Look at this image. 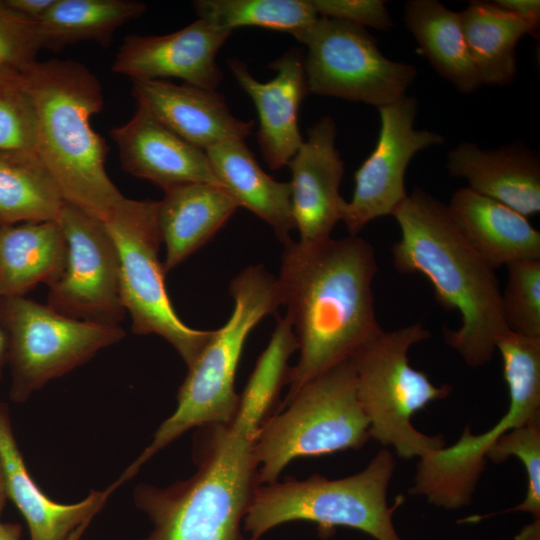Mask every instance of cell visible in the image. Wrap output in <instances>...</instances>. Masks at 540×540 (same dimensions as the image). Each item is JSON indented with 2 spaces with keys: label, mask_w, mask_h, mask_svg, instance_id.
Returning a JSON list of instances; mask_svg holds the SVG:
<instances>
[{
  "label": "cell",
  "mask_w": 540,
  "mask_h": 540,
  "mask_svg": "<svg viewBox=\"0 0 540 540\" xmlns=\"http://www.w3.org/2000/svg\"><path fill=\"white\" fill-rule=\"evenodd\" d=\"M430 335L420 323L388 332L382 330L349 360L370 438L384 447H393L404 459L421 458L445 445L441 435L423 434L411 420L418 411L452 391L448 384L435 386L425 372L410 364V348Z\"/></svg>",
  "instance_id": "obj_8"
},
{
  "label": "cell",
  "mask_w": 540,
  "mask_h": 540,
  "mask_svg": "<svg viewBox=\"0 0 540 540\" xmlns=\"http://www.w3.org/2000/svg\"><path fill=\"white\" fill-rule=\"evenodd\" d=\"M42 49L38 24L0 0V66L23 70Z\"/></svg>",
  "instance_id": "obj_35"
},
{
  "label": "cell",
  "mask_w": 540,
  "mask_h": 540,
  "mask_svg": "<svg viewBox=\"0 0 540 540\" xmlns=\"http://www.w3.org/2000/svg\"><path fill=\"white\" fill-rule=\"evenodd\" d=\"M395 469L394 455L381 449L360 472L340 479L314 474L260 485L243 521L245 531L259 540L285 522L309 521L320 536L329 537L336 527L360 530L376 540H402L393 514L404 497L389 506L387 490Z\"/></svg>",
  "instance_id": "obj_6"
},
{
  "label": "cell",
  "mask_w": 540,
  "mask_h": 540,
  "mask_svg": "<svg viewBox=\"0 0 540 540\" xmlns=\"http://www.w3.org/2000/svg\"><path fill=\"white\" fill-rule=\"evenodd\" d=\"M517 457L524 465L527 474L525 499L510 512H526L533 519L540 518V419L515 427L490 448L486 459L502 463L508 457Z\"/></svg>",
  "instance_id": "obj_34"
},
{
  "label": "cell",
  "mask_w": 540,
  "mask_h": 540,
  "mask_svg": "<svg viewBox=\"0 0 540 540\" xmlns=\"http://www.w3.org/2000/svg\"><path fill=\"white\" fill-rule=\"evenodd\" d=\"M494 5L500 9L515 15L536 32L540 27V1L539 0H495Z\"/></svg>",
  "instance_id": "obj_37"
},
{
  "label": "cell",
  "mask_w": 540,
  "mask_h": 540,
  "mask_svg": "<svg viewBox=\"0 0 540 540\" xmlns=\"http://www.w3.org/2000/svg\"><path fill=\"white\" fill-rule=\"evenodd\" d=\"M447 207L463 237L495 270L540 260V232L509 206L463 187L454 192Z\"/></svg>",
  "instance_id": "obj_22"
},
{
  "label": "cell",
  "mask_w": 540,
  "mask_h": 540,
  "mask_svg": "<svg viewBox=\"0 0 540 540\" xmlns=\"http://www.w3.org/2000/svg\"><path fill=\"white\" fill-rule=\"evenodd\" d=\"M215 177L237 206L244 207L266 222L285 244L295 228L289 182L265 173L244 140L232 139L205 151Z\"/></svg>",
  "instance_id": "obj_24"
},
{
  "label": "cell",
  "mask_w": 540,
  "mask_h": 540,
  "mask_svg": "<svg viewBox=\"0 0 540 540\" xmlns=\"http://www.w3.org/2000/svg\"><path fill=\"white\" fill-rule=\"evenodd\" d=\"M304 57L309 92L363 102L377 108L406 95L417 76L415 66L385 57L364 28L318 17L295 37Z\"/></svg>",
  "instance_id": "obj_12"
},
{
  "label": "cell",
  "mask_w": 540,
  "mask_h": 540,
  "mask_svg": "<svg viewBox=\"0 0 540 540\" xmlns=\"http://www.w3.org/2000/svg\"><path fill=\"white\" fill-rule=\"evenodd\" d=\"M336 124L323 116L288 163L291 170V209L298 243L312 245L331 237L341 221L344 199L339 193L344 163L336 147Z\"/></svg>",
  "instance_id": "obj_16"
},
{
  "label": "cell",
  "mask_w": 540,
  "mask_h": 540,
  "mask_svg": "<svg viewBox=\"0 0 540 540\" xmlns=\"http://www.w3.org/2000/svg\"><path fill=\"white\" fill-rule=\"evenodd\" d=\"M102 221L117 247L120 296L131 316L132 331L164 338L189 368L213 330L189 327L171 304L165 285L166 272L159 260L162 240L157 201L124 197Z\"/></svg>",
  "instance_id": "obj_10"
},
{
  "label": "cell",
  "mask_w": 540,
  "mask_h": 540,
  "mask_svg": "<svg viewBox=\"0 0 540 540\" xmlns=\"http://www.w3.org/2000/svg\"><path fill=\"white\" fill-rule=\"evenodd\" d=\"M56 0H5L6 4L21 16L38 22L50 10Z\"/></svg>",
  "instance_id": "obj_38"
},
{
  "label": "cell",
  "mask_w": 540,
  "mask_h": 540,
  "mask_svg": "<svg viewBox=\"0 0 540 540\" xmlns=\"http://www.w3.org/2000/svg\"><path fill=\"white\" fill-rule=\"evenodd\" d=\"M8 363V339L5 331L0 326V379L3 375V370Z\"/></svg>",
  "instance_id": "obj_41"
},
{
  "label": "cell",
  "mask_w": 540,
  "mask_h": 540,
  "mask_svg": "<svg viewBox=\"0 0 540 540\" xmlns=\"http://www.w3.org/2000/svg\"><path fill=\"white\" fill-rule=\"evenodd\" d=\"M231 33L197 19L165 35H128L111 69L131 80L178 78L185 84L215 90L222 78L216 56Z\"/></svg>",
  "instance_id": "obj_15"
},
{
  "label": "cell",
  "mask_w": 540,
  "mask_h": 540,
  "mask_svg": "<svg viewBox=\"0 0 540 540\" xmlns=\"http://www.w3.org/2000/svg\"><path fill=\"white\" fill-rule=\"evenodd\" d=\"M404 18L428 61L460 93L474 92L481 85L459 12L437 0H410L404 6Z\"/></svg>",
  "instance_id": "obj_26"
},
{
  "label": "cell",
  "mask_w": 540,
  "mask_h": 540,
  "mask_svg": "<svg viewBox=\"0 0 540 540\" xmlns=\"http://www.w3.org/2000/svg\"><path fill=\"white\" fill-rule=\"evenodd\" d=\"M228 65L257 109V137L264 160L273 170L288 165L304 141L298 112L309 90L302 53L293 48L273 61L270 68L276 75L268 82L254 78L239 59H229Z\"/></svg>",
  "instance_id": "obj_17"
},
{
  "label": "cell",
  "mask_w": 540,
  "mask_h": 540,
  "mask_svg": "<svg viewBox=\"0 0 540 540\" xmlns=\"http://www.w3.org/2000/svg\"><path fill=\"white\" fill-rule=\"evenodd\" d=\"M57 222L66 238L67 260L62 276L49 289L47 304L69 318L119 325L126 313L119 256L104 221L64 202Z\"/></svg>",
  "instance_id": "obj_13"
},
{
  "label": "cell",
  "mask_w": 540,
  "mask_h": 540,
  "mask_svg": "<svg viewBox=\"0 0 540 540\" xmlns=\"http://www.w3.org/2000/svg\"><path fill=\"white\" fill-rule=\"evenodd\" d=\"M507 269V285L501 294L507 329L540 338V260L514 262Z\"/></svg>",
  "instance_id": "obj_32"
},
{
  "label": "cell",
  "mask_w": 540,
  "mask_h": 540,
  "mask_svg": "<svg viewBox=\"0 0 540 540\" xmlns=\"http://www.w3.org/2000/svg\"><path fill=\"white\" fill-rule=\"evenodd\" d=\"M377 270L374 248L359 235L330 237L312 245L292 240L285 244L277 284L299 358L289 369L284 400L350 360L383 330L372 291Z\"/></svg>",
  "instance_id": "obj_1"
},
{
  "label": "cell",
  "mask_w": 540,
  "mask_h": 540,
  "mask_svg": "<svg viewBox=\"0 0 540 540\" xmlns=\"http://www.w3.org/2000/svg\"><path fill=\"white\" fill-rule=\"evenodd\" d=\"M0 326L8 339L9 394L15 403L125 337L119 325L69 318L25 295L0 298Z\"/></svg>",
  "instance_id": "obj_11"
},
{
  "label": "cell",
  "mask_w": 540,
  "mask_h": 540,
  "mask_svg": "<svg viewBox=\"0 0 540 540\" xmlns=\"http://www.w3.org/2000/svg\"><path fill=\"white\" fill-rule=\"evenodd\" d=\"M67 242L57 220L0 225V298L24 296L62 276Z\"/></svg>",
  "instance_id": "obj_25"
},
{
  "label": "cell",
  "mask_w": 540,
  "mask_h": 540,
  "mask_svg": "<svg viewBox=\"0 0 540 540\" xmlns=\"http://www.w3.org/2000/svg\"><path fill=\"white\" fill-rule=\"evenodd\" d=\"M513 540H540V518L525 525Z\"/></svg>",
  "instance_id": "obj_39"
},
{
  "label": "cell",
  "mask_w": 540,
  "mask_h": 540,
  "mask_svg": "<svg viewBox=\"0 0 540 540\" xmlns=\"http://www.w3.org/2000/svg\"><path fill=\"white\" fill-rule=\"evenodd\" d=\"M0 225H1V223H0Z\"/></svg>",
  "instance_id": "obj_43"
},
{
  "label": "cell",
  "mask_w": 540,
  "mask_h": 540,
  "mask_svg": "<svg viewBox=\"0 0 540 540\" xmlns=\"http://www.w3.org/2000/svg\"><path fill=\"white\" fill-rule=\"evenodd\" d=\"M496 349L509 392L506 414L487 432L473 435L466 426L456 443L419 458L411 495L424 496L445 509L468 505L490 448L509 430L540 419V338L507 331Z\"/></svg>",
  "instance_id": "obj_9"
},
{
  "label": "cell",
  "mask_w": 540,
  "mask_h": 540,
  "mask_svg": "<svg viewBox=\"0 0 540 540\" xmlns=\"http://www.w3.org/2000/svg\"><path fill=\"white\" fill-rule=\"evenodd\" d=\"M447 170L467 180L471 190L499 201L525 217L540 211V163L526 148L485 150L462 142L449 151Z\"/></svg>",
  "instance_id": "obj_21"
},
{
  "label": "cell",
  "mask_w": 540,
  "mask_h": 540,
  "mask_svg": "<svg viewBox=\"0 0 540 540\" xmlns=\"http://www.w3.org/2000/svg\"><path fill=\"white\" fill-rule=\"evenodd\" d=\"M319 17L349 22L381 31L393 27L386 4L382 0H311Z\"/></svg>",
  "instance_id": "obj_36"
},
{
  "label": "cell",
  "mask_w": 540,
  "mask_h": 540,
  "mask_svg": "<svg viewBox=\"0 0 540 540\" xmlns=\"http://www.w3.org/2000/svg\"><path fill=\"white\" fill-rule=\"evenodd\" d=\"M35 124L22 70L0 66V148L35 152Z\"/></svg>",
  "instance_id": "obj_33"
},
{
  "label": "cell",
  "mask_w": 540,
  "mask_h": 540,
  "mask_svg": "<svg viewBox=\"0 0 540 540\" xmlns=\"http://www.w3.org/2000/svg\"><path fill=\"white\" fill-rule=\"evenodd\" d=\"M34 151L0 148V223L57 220L64 204Z\"/></svg>",
  "instance_id": "obj_28"
},
{
  "label": "cell",
  "mask_w": 540,
  "mask_h": 540,
  "mask_svg": "<svg viewBox=\"0 0 540 540\" xmlns=\"http://www.w3.org/2000/svg\"><path fill=\"white\" fill-rule=\"evenodd\" d=\"M258 430L238 417L197 428L188 479L166 487L139 484L133 500L152 523L142 540H253L241 525L260 486Z\"/></svg>",
  "instance_id": "obj_3"
},
{
  "label": "cell",
  "mask_w": 540,
  "mask_h": 540,
  "mask_svg": "<svg viewBox=\"0 0 540 540\" xmlns=\"http://www.w3.org/2000/svg\"><path fill=\"white\" fill-rule=\"evenodd\" d=\"M22 73L35 110L36 155L65 202L103 220L124 196L106 172L105 139L91 126L104 104L99 80L71 59L37 60Z\"/></svg>",
  "instance_id": "obj_4"
},
{
  "label": "cell",
  "mask_w": 540,
  "mask_h": 540,
  "mask_svg": "<svg viewBox=\"0 0 540 540\" xmlns=\"http://www.w3.org/2000/svg\"><path fill=\"white\" fill-rule=\"evenodd\" d=\"M220 186L191 183L164 191L157 201V219L169 272L202 247L237 208Z\"/></svg>",
  "instance_id": "obj_23"
},
{
  "label": "cell",
  "mask_w": 540,
  "mask_h": 540,
  "mask_svg": "<svg viewBox=\"0 0 540 540\" xmlns=\"http://www.w3.org/2000/svg\"><path fill=\"white\" fill-rule=\"evenodd\" d=\"M0 458L7 497L23 515L31 540H80L109 496L114 483L91 490L81 501L62 504L51 500L30 476L14 436L7 404L0 402Z\"/></svg>",
  "instance_id": "obj_19"
},
{
  "label": "cell",
  "mask_w": 540,
  "mask_h": 540,
  "mask_svg": "<svg viewBox=\"0 0 540 540\" xmlns=\"http://www.w3.org/2000/svg\"><path fill=\"white\" fill-rule=\"evenodd\" d=\"M122 169L163 191L191 183L221 187L206 153L172 133L138 107L132 118L110 131Z\"/></svg>",
  "instance_id": "obj_20"
},
{
  "label": "cell",
  "mask_w": 540,
  "mask_h": 540,
  "mask_svg": "<svg viewBox=\"0 0 540 540\" xmlns=\"http://www.w3.org/2000/svg\"><path fill=\"white\" fill-rule=\"evenodd\" d=\"M459 18L481 85L510 83L517 71V42L525 34L536 37L538 32L492 2L471 1Z\"/></svg>",
  "instance_id": "obj_27"
},
{
  "label": "cell",
  "mask_w": 540,
  "mask_h": 540,
  "mask_svg": "<svg viewBox=\"0 0 540 540\" xmlns=\"http://www.w3.org/2000/svg\"><path fill=\"white\" fill-rule=\"evenodd\" d=\"M234 301L227 322L213 334L177 394L175 411L155 431L148 446L116 479L120 487L162 449L191 429L228 423L236 415L239 395L235 375L250 332L281 306L277 278L261 265L247 267L230 283Z\"/></svg>",
  "instance_id": "obj_5"
},
{
  "label": "cell",
  "mask_w": 540,
  "mask_h": 540,
  "mask_svg": "<svg viewBox=\"0 0 540 540\" xmlns=\"http://www.w3.org/2000/svg\"><path fill=\"white\" fill-rule=\"evenodd\" d=\"M380 132L377 144L356 171L354 192L341 208L343 221L351 235L372 220L394 214L407 198L405 173L411 159L420 151L444 142L440 133L414 128L418 102L403 96L378 108Z\"/></svg>",
  "instance_id": "obj_14"
},
{
  "label": "cell",
  "mask_w": 540,
  "mask_h": 540,
  "mask_svg": "<svg viewBox=\"0 0 540 540\" xmlns=\"http://www.w3.org/2000/svg\"><path fill=\"white\" fill-rule=\"evenodd\" d=\"M21 534V525L0 522V540H21Z\"/></svg>",
  "instance_id": "obj_40"
},
{
  "label": "cell",
  "mask_w": 540,
  "mask_h": 540,
  "mask_svg": "<svg viewBox=\"0 0 540 540\" xmlns=\"http://www.w3.org/2000/svg\"><path fill=\"white\" fill-rule=\"evenodd\" d=\"M7 500H8V497H7V491H6L5 476H4V471H3L2 462L0 458V518L6 506Z\"/></svg>",
  "instance_id": "obj_42"
},
{
  "label": "cell",
  "mask_w": 540,
  "mask_h": 540,
  "mask_svg": "<svg viewBox=\"0 0 540 540\" xmlns=\"http://www.w3.org/2000/svg\"><path fill=\"white\" fill-rule=\"evenodd\" d=\"M192 5L198 19L228 31L254 26L296 37L319 17L311 0H196Z\"/></svg>",
  "instance_id": "obj_30"
},
{
  "label": "cell",
  "mask_w": 540,
  "mask_h": 540,
  "mask_svg": "<svg viewBox=\"0 0 540 540\" xmlns=\"http://www.w3.org/2000/svg\"><path fill=\"white\" fill-rule=\"evenodd\" d=\"M369 423L357 396L351 362L334 366L284 400L259 429L254 444L260 485L278 481L294 459L359 449Z\"/></svg>",
  "instance_id": "obj_7"
},
{
  "label": "cell",
  "mask_w": 540,
  "mask_h": 540,
  "mask_svg": "<svg viewBox=\"0 0 540 540\" xmlns=\"http://www.w3.org/2000/svg\"><path fill=\"white\" fill-rule=\"evenodd\" d=\"M146 9L137 0H56L37 22L42 49L58 51L81 41L108 46L122 25Z\"/></svg>",
  "instance_id": "obj_29"
},
{
  "label": "cell",
  "mask_w": 540,
  "mask_h": 540,
  "mask_svg": "<svg viewBox=\"0 0 540 540\" xmlns=\"http://www.w3.org/2000/svg\"><path fill=\"white\" fill-rule=\"evenodd\" d=\"M393 216L401 234L391 248L393 266L423 274L438 303L459 312L461 324L445 330V341L470 367L485 365L508 331L495 269L463 237L447 204L428 192L415 188Z\"/></svg>",
  "instance_id": "obj_2"
},
{
  "label": "cell",
  "mask_w": 540,
  "mask_h": 540,
  "mask_svg": "<svg viewBox=\"0 0 540 540\" xmlns=\"http://www.w3.org/2000/svg\"><path fill=\"white\" fill-rule=\"evenodd\" d=\"M296 350L298 342L289 319L278 316L270 341L239 395L235 416L257 429L262 427L276 409L280 391L287 383L289 358Z\"/></svg>",
  "instance_id": "obj_31"
},
{
  "label": "cell",
  "mask_w": 540,
  "mask_h": 540,
  "mask_svg": "<svg viewBox=\"0 0 540 540\" xmlns=\"http://www.w3.org/2000/svg\"><path fill=\"white\" fill-rule=\"evenodd\" d=\"M137 106L190 145L206 151L232 139L244 140L253 121L235 117L215 90L165 80L133 79Z\"/></svg>",
  "instance_id": "obj_18"
}]
</instances>
